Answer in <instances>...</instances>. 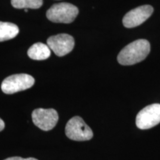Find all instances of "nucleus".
I'll list each match as a JSON object with an SVG mask.
<instances>
[{"label":"nucleus","instance_id":"f257e3e1","mask_svg":"<svg viewBox=\"0 0 160 160\" xmlns=\"http://www.w3.org/2000/svg\"><path fill=\"white\" fill-rule=\"evenodd\" d=\"M150 51H151V45L148 40H136L126 45L120 51L117 57V60L120 65H135L145 59L149 54Z\"/></svg>","mask_w":160,"mask_h":160},{"label":"nucleus","instance_id":"f03ea898","mask_svg":"<svg viewBox=\"0 0 160 160\" xmlns=\"http://www.w3.org/2000/svg\"><path fill=\"white\" fill-rule=\"evenodd\" d=\"M79 13V9L71 3L55 4L48 10L46 17L50 21L57 23H71Z\"/></svg>","mask_w":160,"mask_h":160},{"label":"nucleus","instance_id":"7ed1b4c3","mask_svg":"<svg viewBox=\"0 0 160 160\" xmlns=\"http://www.w3.org/2000/svg\"><path fill=\"white\" fill-rule=\"evenodd\" d=\"M35 79L26 73L11 75L3 80L1 88L6 94H13L17 92L31 88L34 85Z\"/></svg>","mask_w":160,"mask_h":160},{"label":"nucleus","instance_id":"20e7f679","mask_svg":"<svg viewBox=\"0 0 160 160\" xmlns=\"http://www.w3.org/2000/svg\"><path fill=\"white\" fill-rule=\"evenodd\" d=\"M65 134L75 141H87L91 139L93 133L91 128L79 117L71 118L65 126Z\"/></svg>","mask_w":160,"mask_h":160},{"label":"nucleus","instance_id":"39448f33","mask_svg":"<svg viewBox=\"0 0 160 160\" xmlns=\"http://www.w3.org/2000/svg\"><path fill=\"white\" fill-rule=\"evenodd\" d=\"M160 123V104L146 106L139 112L136 119L138 128L150 129Z\"/></svg>","mask_w":160,"mask_h":160},{"label":"nucleus","instance_id":"423d86ee","mask_svg":"<svg viewBox=\"0 0 160 160\" xmlns=\"http://www.w3.org/2000/svg\"><path fill=\"white\" fill-rule=\"evenodd\" d=\"M32 119L36 126L42 131H51L59 120V115L54 109H36L32 113Z\"/></svg>","mask_w":160,"mask_h":160},{"label":"nucleus","instance_id":"0eeeda50","mask_svg":"<svg viewBox=\"0 0 160 160\" xmlns=\"http://www.w3.org/2000/svg\"><path fill=\"white\" fill-rule=\"evenodd\" d=\"M47 45L58 57H64L73 49L75 41L72 36L61 33L49 37L47 40Z\"/></svg>","mask_w":160,"mask_h":160},{"label":"nucleus","instance_id":"6e6552de","mask_svg":"<svg viewBox=\"0 0 160 160\" xmlns=\"http://www.w3.org/2000/svg\"><path fill=\"white\" fill-rule=\"evenodd\" d=\"M153 12V7L148 5L140 6L131 10L122 19L123 25L128 28L137 27L148 19Z\"/></svg>","mask_w":160,"mask_h":160},{"label":"nucleus","instance_id":"1a4fd4ad","mask_svg":"<svg viewBox=\"0 0 160 160\" xmlns=\"http://www.w3.org/2000/svg\"><path fill=\"white\" fill-rule=\"evenodd\" d=\"M51 50L48 45L42 42L33 44L28 51V55L33 60H45L51 56Z\"/></svg>","mask_w":160,"mask_h":160},{"label":"nucleus","instance_id":"9d476101","mask_svg":"<svg viewBox=\"0 0 160 160\" xmlns=\"http://www.w3.org/2000/svg\"><path fill=\"white\" fill-rule=\"evenodd\" d=\"M19 32V28L15 24L0 22V42L13 39Z\"/></svg>","mask_w":160,"mask_h":160},{"label":"nucleus","instance_id":"9b49d317","mask_svg":"<svg viewBox=\"0 0 160 160\" xmlns=\"http://www.w3.org/2000/svg\"><path fill=\"white\" fill-rule=\"evenodd\" d=\"M42 4V0H11L12 6L17 9H38Z\"/></svg>","mask_w":160,"mask_h":160},{"label":"nucleus","instance_id":"f8f14e48","mask_svg":"<svg viewBox=\"0 0 160 160\" xmlns=\"http://www.w3.org/2000/svg\"><path fill=\"white\" fill-rule=\"evenodd\" d=\"M5 160H38L35 158H27V159H24V158L22 157H11V158H8Z\"/></svg>","mask_w":160,"mask_h":160},{"label":"nucleus","instance_id":"ddd939ff","mask_svg":"<svg viewBox=\"0 0 160 160\" xmlns=\"http://www.w3.org/2000/svg\"><path fill=\"white\" fill-rule=\"evenodd\" d=\"M5 122H4L3 120L0 118V131H2L4 128H5Z\"/></svg>","mask_w":160,"mask_h":160}]
</instances>
